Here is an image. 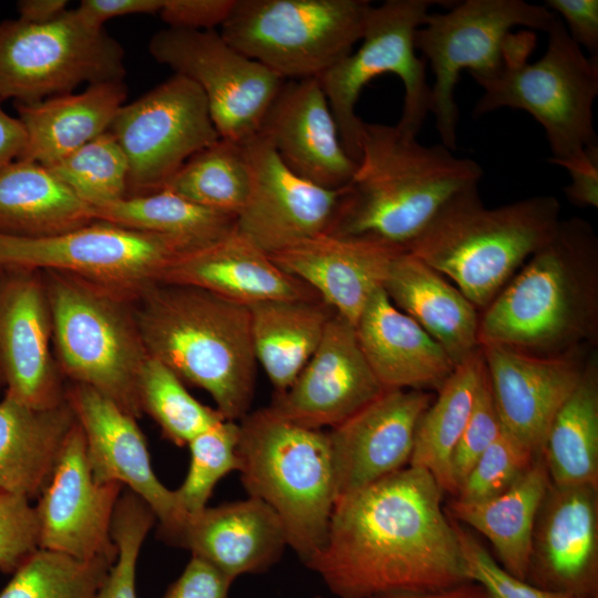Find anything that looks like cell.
Masks as SVG:
<instances>
[{"instance_id":"7bdbcfd3","label":"cell","mask_w":598,"mask_h":598,"mask_svg":"<svg viewBox=\"0 0 598 598\" xmlns=\"http://www.w3.org/2000/svg\"><path fill=\"white\" fill-rule=\"evenodd\" d=\"M155 522V514L143 499L131 491L121 494L112 523L117 556L96 598H137L135 582L138 555Z\"/></svg>"},{"instance_id":"8fae6325","label":"cell","mask_w":598,"mask_h":598,"mask_svg":"<svg viewBox=\"0 0 598 598\" xmlns=\"http://www.w3.org/2000/svg\"><path fill=\"white\" fill-rule=\"evenodd\" d=\"M555 19L544 4L523 0H465L448 12H429L414 42L434 74L430 113L444 146L456 150L454 92L461 72L468 70L473 78L493 75L503 66L513 28L547 32Z\"/></svg>"},{"instance_id":"680465c9","label":"cell","mask_w":598,"mask_h":598,"mask_svg":"<svg viewBox=\"0 0 598 598\" xmlns=\"http://www.w3.org/2000/svg\"><path fill=\"white\" fill-rule=\"evenodd\" d=\"M1 391H2V390H1V388H0V394H1Z\"/></svg>"},{"instance_id":"44dd1931","label":"cell","mask_w":598,"mask_h":598,"mask_svg":"<svg viewBox=\"0 0 598 598\" xmlns=\"http://www.w3.org/2000/svg\"><path fill=\"white\" fill-rule=\"evenodd\" d=\"M481 350L502 429L540 454L553 419L582 377L586 349L553 357L499 344Z\"/></svg>"},{"instance_id":"4dcf8cb0","label":"cell","mask_w":598,"mask_h":598,"mask_svg":"<svg viewBox=\"0 0 598 598\" xmlns=\"http://www.w3.org/2000/svg\"><path fill=\"white\" fill-rule=\"evenodd\" d=\"M76 423L68 401L38 410L0 400V492L37 499L48 485Z\"/></svg>"},{"instance_id":"277c9868","label":"cell","mask_w":598,"mask_h":598,"mask_svg":"<svg viewBox=\"0 0 598 598\" xmlns=\"http://www.w3.org/2000/svg\"><path fill=\"white\" fill-rule=\"evenodd\" d=\"M134 309L148 357L206 391L225 420L249 412L257 361L248 306L157 281L136 295Z\"/></svg>"},{"instance_id":"1f68e13d","label":"cell","mask_w":598,"mask_h":598,"mask_svg":"<svg viewBox=\"0 0 598 598\" xmlns=\"http://www.w3.org/2000/svg\"><path fill=\"white\" fill-rule=\"evenodd\" d=\"M550 483L546 463L539 454L504 493L477 503L453 498L446 513L463 526L482 534L491 543L497 563L511 575L526 580L534 525Z\"/></svg>"},{"instance_id":"f5cc1de1","label":"cell","mask_w":598,"mask_h":598,"mask_svg":"<svg viewBox=\"0 0 598 598\" xmlns=\"http://www.w3.org/2000/svg\"><path fill=\"white\" fill-rule=\"evenodd\" d=\"M571 183L565 188L568 199L578 206L598 207V146L587 150L586 156L565 165Z\"/></svg>"},{"instance_id":"52a82bcc","label":"cell","mask_w":598,"mask_h":598,"mask_svg":"<svg viewBox=\"0 0 598 598\" xmlns=\"http://www.w3.org/2000/svg\"><path fill=\"white\" fill-rule=\"evenodd\" d=\"M547 33L546 51L537 61L527 62L534 34L514 35L503 66L493 75L474 78L483 94L473 113L477 117L501 107L527 112L546 133L549 162L563 167L598 146L594 126L598 60L585 54L561 19L556 17Z\"/></svg>"},{"instance_id":"2e32d148","label":"cell","mask_w":598,"mask_h":598,"mask_svg":"<svg viewBox=\"0 0 598 598\" xmlns=\"http://www.w3.org/2000/svg\"><path fill=\"white\" fill-rule=\"evenodd\" d=\"M0 388L3 396L38 410L66 401L43 271L0 268Z\"/></svg>"},{"instance_id":"30bf717a","label":"cell","mask_w":598,"mask_h":598,"mask_svg":"<svg viewBox=\"0 0 598 598\" xmlns=\"http://www.w3.org/2000/svg\"><path fill=\"white\" fill-rule=\"evenodd\" d=\"M435 0H386L372 6L361 45L319 79L348 155L359 162L364 122L355 114L362 89L375 76L392 73L404 87L396 126L417 136L431 107V85L424 60L415 53V33Z\"/></svg>"},{"instance_id":"74e56055","label":"cell","mask_w":598,"mask_h":598,"mask_svg":"<svg viewBox=\"0 0 598 598\" xmlns=\"http://www.w3.org/2000/svg\"><path fill=\"white\" fill-rule=\"evenodd\" d=\"M250 186L243 143L219 137L189 157L162 189L210 210L237 218Z\"/></svg>"},{"instance_id":"11a10c76","label":"cell","mask_w":598,"mask_h":598,"mask_svg":"<svg viewBox=\"0 0 598 598\" xmlns=\"http://www.w3.org/2000/svg\"><path fill=\"white\" fill-rule=\"evenodd\" d=\"M68 0H21L17 4L19 19L29 23H47L66 11Z\"/></svg>"},{"instance_id":"7402d4cb","label":"cell","mask_w":598,"mask_h":598,"mask_svg":"<svg viewBox=\"0 0 598 598\" xmlns=\"http://www.w3.org/2000/svg\"><path fill=\"white\" fill-rule=\"evenodd\" d=\"M432 400L429 391L385 389L328 430L337 499L409 465L417 422Z\"/></svg>"},{"instance_id":"d6986e66","label":"cell","mask_w":598,"mask_h":598,"mask_svg":"<svg viewBox=\"0 0 598 598\" xmlns=\"http://www.w3.org/2000/svg\"><path fill=\"white\" fill-rule=\"evenodd\" d=\"M243 146L250 186L236 231L269 256L327 233L343 188H322L296 175L259 133Z\"/></svg>"},{"instance_id":"f546056e","label":"cell","mask_w":598,"mask_h":598,"mask_svg":"<svg viewBox=\"0 0 598 598\" xmlns=\"http://www.w3.org/2000/svg\"><path fill=\"white\" fill-rule=\"evenodd\" d=\"M126 97L127 87L120 80L35 103H14L25 132V145L18 159L52 166L107 132Z\"/></svg>"},{"instance_id":"ee69618b","label":"cell","mask_w":598,"mask_h":598,"mask_svg":"<svg viewBox=\"0 0 598 598\" xmlns=\"http://www.w3.org/2000/svg\"><path fill=\"white\" fill-rule=\"evenodd\" d=\"M539 455V454H538ZM504 430L460 484L454 499L477 503L507 491L538 456Z\"/></svg>"},{"instance_id":"d6a6232c","label":"cell","mask_w":598,"mask_h":598,"mask_svg":"<svg viewBox=\"0 0 598 598\" xmlns=\"http://www.w3.org/2000/svg\"><path fill=\"white\" fill-rule=\"evenodd\" d=\"M93 221L91 206L48 167L16 159L0 168V234L44 237Z\"/></svg>"},{"instance_id":"5b68a950","label":"cell","mask_w":598,"mask_h":598,"mask_svg":"<svg viewBox=\"0 0 598 598\" xmlns=\"http://www.w3.org/2000/svg\"><path fill=\"white\" fill-rule=\"evenodd\" d=\"M561 206L554 196H533L485 207L478 185L454 195L406 247L481 311L556 231Z\"/></svg>"},{"instance_id":"836d02e7","label":"cell","mask_w":598,"mask_h":598,"mask_svg":"<svg viewBox=\"0 0 598 598\" xmlns=\"http://www.w3.org/2000/svg\"><path fill=\"white\" fill-rule=\"evenodd\" d=\"M252 348L276 393L286 391L320 344L336 313L320 298L249 305Z\"/></svg>"},{"instance_id":"e575fe53","label":"cell","mask_w":598,"mask_h":598,"mask_svg":"<svg viewBox=\"0 0 598 598\" xmlns=\"http://www.w3.org/2000/svg\"><path fill=\"white\" fill-rule=\"evenodd\" d=\"M485 369L482 350L457 364L421 415L410 466L429 472L444 493L456 495L452 456L470 420Z\"/></svg>"},{"instance_id":"7c38bea8","label":"cell","mask_w":598,"mask_h":598,"mask_svg":"<svg viewBox=\"0 0 598 598\" xmlns=\"http://www.w3.org/2000/svg\"><path fill=\"white\" fill-rule=\"evenodd\" d=\"M124 75L120 42L85 24L74 9L41 24L0 22V101L35 103Z\"/></svg>"},{"instance_id":"681fc988","label":"cell","mask_w":598,"mask_h":598,"mask_svg":"<svg viewBox=\"0 0 598 598\" xmlns=\"http://www.w3.org/2000/svg\"><path fill=\"white\" fill-rule=\"evenodd\" d=\"M233 580L206 561L193 557L163 598H228Z\"/></svg>"},{"instance_id":"ffe728a7","label":"cell","mask_w":598,"mask_h":598,"mask_svg":"<svg viewBox=\"0 0 598 598\" xmlns=\"http://www.w3.org/2000/svg\"><path fill=\"white\" fill-rule=\"evenodd\" d=\"M383 390L361 351L354 326L334 313L319 347L293 383L275 393L266 408L295 424L330 430Z\"/></svg>"},{"instance_id":"4316f807","label":"cell","mask_w":598,"mask_h":598,"mask_svg":"<svg viewBox=\"0 0 598 598\" xmlns=\"http://www.w3.org/2000/svg\"><path fill=\"white\" fill-rule=\"evenodd\" d=\"M361 351L384 389L437 391L456 364L412 318L377 290L355 326Z\"/></svg>"},{"instance_id":"603a6c76","label":"cell","mask_w":598,"mask_h":598,"mask_svg":"<svg viewBox=\"0 0 598 598\" xmlns=\"http://www.w3.org/2000/svg\"><path fill=\"white\" fill-rule=\"evenodd\" d=\"M526 581L598 598V486L550 483L534 525Z\"/></svg>"},{"instance_id":"7a4b0ae2","label":"cell","mask_w":598,"mask_h":598,"mask_svg":"<svg viewBox=\"0 0 598 598\" xmlns=\"http://www.w3.org/2000/svg\"><path fill=\"white\" fill-rule=\"evenodd\" d=\"M598 337V238L590 223L561 219L480 311L478 342L553 357L594 347Z\"/></svg>"},{"instance_id":"f35d334b","label":"cell","mask_w":598,"mask_h":598,"mask_svg":"<svg viewBox=\"0 0 598 598\" xmlns=\"http://www.w3.org/2000/svg\"><path fill=\"white\" fill-rule=\"evenodd\" d=\"M113 564L38 548L11 574L0 598H96Z\"/></svg>"},{"instance_id":"bcb514c9","label":"cell","mask_w":598,"mask_h":598,"mask_svg":"<svg viewBox=\"0 0 598 598\" xmlns=\"http://www.w3.org/2000/svg\"><path fill=\"white\" fill-rule=\"evenodd\" d=\"M38 548L34 506L0 492V571L11 575Z\"/></svg>"},{"instance_id":"d4e9b609","label":"cell","mask_w":598,"mask_h":598,"mask_svg":"<svg viewBox=\"0 0 598 598\" xmlns=\"http://www.w3.org/2000/svg\"><path fill=\"white\" fill-rule=\"evenodd\" d=\"M402 251L373 238L322 233L270 257L355 326L372 295L383 288L393 260Z\"/></svg>"},{"instance_id":"8d00e7d4","label":"cell","mask_w":598,"mask_h":598,"mask_svg":"<svg viewBox=\"0 0 598 598\" xmlns=\"http://www.w3.org/2000/svg\"><path fill=\"white\" fill-rule=\"evenodd\" d=\"M94 220L169 236L196 247L236 229V217L200 207L167 189L91 206Z\"/></svg>"},{"instance_id":"484cf974","label":"cell","mask_w":598,"mask_h":598,"mask_svg":"<svg viewBox=\"0 0 598 598\" xmlns=\"http://www.w3.org/2000/svg\"><path fill=\"white\" fill-rule=\"evenodd\" d=\"M175 545L234 581L268 570L280 559L288 542L276 513L249 496L189 515Z\"/></svg>"},{"instance_id":"5bb4252c","label":"cell","mask_w":598,"mask_h":598,"mask_svg":"<svg viewBox=\"0 0 598 598\" xmlns=\"http://www.w3.org/2000/svg\"><path fill=\"white\" fill-rule=\"evenodd\" d=\"M148 51L204 93L219 137L244 143L259 132L285 80L248 58L216 30L165 28Z\"/></svg>"},{"instance_id":"3957f363","label":"cell","mask_w":598,"mask_h":598,"mask_svg":"<svg viewBox=\"0 0 598 598\" xmlns=\"http://www.w3.org/2000/svg\"><path fill=\"white\" fill-rule=\"evenodd\" d=\"M396 125L364 122L361 155L327 230L406 247L458 192L478 185L481 165Z\"/></svg>"},{"instance_id":"f1b7e54d","label":"cell","mask_w":598,"mask_h":598,"mask_svg":"<svg viewBox=\"0 0 598 598\" xmlns=\"http://www.w3.org/2000/svg\"><path fill=\"white\" fill-rule=\"evenodd\" d=\"M383 290L456 365L480 350V310L447 278L415 256L405 250L398 255Z\"/></svg>"},{"instance_id":"7dc6e473","label":"cell","mask_w":598,"mask_h":598,"mask_svg":"<svg viewBox=\"0 0 598 598\" xmlns=\"http://www.w3.org/2000/svg\"><path fill=\"white\" fill-rule=\"evenodd\" d=\"M502 430L486 373H484L472 414L452 456V474L456 488L477 458L499 436Z\"/></svg>"},{"instance_id":"9c48e42d","label":"cell","mask_w":598,"mask_h":598,"mask_svg":"<svg viewBox=\"0 0 598 598\" xmlns=\"http://www.w3.org/2000/svg\"><path fill=\"white\" fill-rule=\"evenodd\" d=\"M367 0H236L220 34L285 81L320 78L361 40Z\"/></svg>"},{"instance_id":"b9f144b4","label":"cell","mask_w":598,"mask_h":598,"mask_svg":"<svg viewBox=\"0 0 598 598\" xmlns=\"http://www.w3.org/2000/svg\"><path fill=\"white\" fill-rule=\"evenodd\" d=\"M238 441V421L223 420L187 444L188 471L181 486L174 489L187 517L207 506L216 484L224 476L239 470Z\"/></svg>"},{"instance_id":"db71d44e","label":"cell","mask_w":598,"mask_h":598,"mask_svg":"<svg viewBox=\"0 0 598 598\" xmlns=\"http://www.w3.org/2000/svg\"><path fill=\"white\" fill-rule=\"evenodd\" d=\"M25 145V132L18 117L8 114L0 104V168L18 159Z\"/></svg>"},{"instance_id":"6da1fadb","label":"cell","mask_w":598,"mask_h":598,"mask_svg":"<svg viewBox=\"0 0 598 598\" xmlns=\"http://www.w3.org/2000/svg\"><path fill=\"white\" fill-rule=\"evenodd\" d=\"M444 491L406 467L337 499L327 540L307 567L338 598L434 591L471 581Z\"/></svg>"},{"instance_id":"c3c4849f","label":"cell","mask_w":598,"mask_h":598,"mask_svg":"<svg viewBox=\"0 0 598 598\" xmlns=\"http://www.w3.org/2000/svg\"><path fill=\"white\" fill-rule=\"evenodd\" d=\"M236 0H164L158 14L168 28L215 30L229 17Z\"/></svg>"},{"instance_id":"8992f818","label":"cell","mask_w":598,"mask_h":598,"mask_svg":"<svg viewBox=\"0 0 598 598\" xmlns=\"http://www.w3.org/2000/svg\"><path fill=\"white\" fill-rule=\"evenodd\" d=\"M243 485L279 517L288 546L307 566L322 549L337 501L328 431L283 420L267 408L238 421Z\"/></svg>"},{"instance_id":"83f0119b","label":"cell","mask_w":598,"mask_h":598,"mask_svg":"<svg viewBox=\"0 0 598 598\" xmlns=\"http://www.w3.org/2000/svg\"><path fill=\"white\" fill-rule=\"evenodd\" d=\"M159 281L197 287L246 306L269 300L319 298L236 229L179 257Z\"/></svg>"},{"instance_id":"4fadbf2b","label":"cell","mask_w":598,"mask_h":598,"mask_svg":"<svg viewBox=\"0 0 598 598\" xmlns=\"http://www.w3.org/2000/svg\"><path fill=\"white\" fill-rule=\"evenodd\" d=\"M197 248L178 238L95 220L44 237L0 234V268L65 272L137 295Z\"/></svg>"},{"instance_id":"6f0895ef","label":"cell","mask_w":598,"mask_h":598,"mask_svg":"<svg viewBox=\"0 0 598 598\" xmlns=\"http://www.w3.org/2000/svg\"><path fill=\"white\" fill-rule=\"evenodd\" d=\"M313 598H322V597H320V596H315Z\"/></svg>"},{"instance_id":"ac0fdd59","label":"cell","mask_w":598,"mask_h":598,"mask_svg":"<svg viewBox=\"0 0 598 598\" xmlns=\"http://www.w3.org/2000/svg\"><path fill=\"white\" fill-rule=\"evenodd\" d=\"M65 399L83 431L93 478L127 486L155 514L162 539L175 545L187 515L154 473L137 419L86 385L66 382Z\"/></svg>"},{"instance_id":"ab89813d","label":"cell","mask_w":598,"mask_h":598,"mask_svg":"<svg viewBox=\"0 0 598 598\" xmlns=\"http://www.w3.org/2000/svg\"><path fill=\"white\" fill-rule=\"evenodd\" d=\"M138 399L161 427L163 435L178 446L225 420L216 409L204 405L164 363L148 357L140 374Z\"/></svg>"},{"instance_id":"9f6ffc18","label":"cell","mask_w":598,"mask_h":598,"mask_svg":"<svg viewBox=\"0 0 598 598\" xmlns=\"http://www.w3.org/2000/svg\"><path fill=\"white\" fill-rule=\"evenodd\" d=\"M374 598H489L485 589L475 581H466L454 587L422 592H392Z\"/></svg>"},{"instance_id":"e0dca14e","label":"cell","mask_w":598,"mask_h":598,"mask_svg":"<svg viewBox=\"0 0 598 598\" xmlns=\"http://www.w3.org/2000/svg\"><path fill=\"white\" fill-rule=\"evenodd\" d=\"M122 488L120 483H97L93 478L83 431L76 421L34 505L39 548L82 560L115 561L112 523Z\"/></svg>"},{"instance_id":"cb8c5ba5","label":"cell","mask_w":598,"mask_h":598,"mask_svg":"<svg viewBox=\"0 0 598 598\" xmlns=\"http://www.w3.org/2000/svg\"><path fill=\"white\" fill-rule=\"evenodd\" d=\"M258 133L291 172L322 188L342 189L355 172L318 78L285 81Z\"/></svg>"},{"instance_id":"f6af8a7d","label":"cell","mask_w":598,"mask_h":598,"mask_svg":"<svg viewBox=\"0 0 598 598\" xmlns=\"http://www.w3.org/2000/svg\"><path fill=\"white\" fill-rule=\"evenodd\" d=\"M453 524L466 576L468 580L481 585L489 598H578L539 588L511 575L468 528L454 519Z\"/></svg>"},{"instance_id":"9a60e30c","label":"cell","mask_w":598,"mask_h":598,"mask_svg":"<svg viewBox=\"0 0 598 598\" xmlns=\"http://www.w3.org/2000/svg\"><path fill=\"white\" fill-rule=\"evenodd\" d=\"M109 131L127 159L125 197L162 189L189 157L219 138L202 90L175 73L125 103Z\"/></svg>"},{"instance_id":"60d3db41","label":"cell","mask_w":598,"mask_h":598,"mask_svg":"<svg viewBox=\"0 0 598 598\" xmlns=\"http://www.w3.org/2000/svg\"><path fill=\"white\" fill-rule=\"evenodd\" d=\"M48 168L90 206L122 199L127 193V159L110 131Z\"/></svg>"},{"instance_id":"d590c367","label":"cell","mask_w":598,"mask_h":598,"mask_svg":"<svg viewBox=\"0 0 598 598\" xmlns=\"http://www.w3.org/2000/svg\"><path fill=\"white\" fill-rule=\"evenodd\" d=\"M556 485L598 486V359L588 355L582 377L560 406L542 447Z\"/></svg>"},{"instance_id":"ba28073f","label":"cell","mask_w":598,"mask_h":598,"mask_svg":"<svg viewBox=\"0 0 598 598\" xmlns=\"http://www.w3.org/2000/svg\"><path fill=\"white\" fill-rule=\"evenodd\" d=\"M52 315V348L66 382L92 388L138 419L140 374L148 359L134 299L86 278L43 271Z\"/></svg>"},{"instance_id":"816d5d0a","label":"cell","mask_w":598,"mask_h":598,"mask_svg":"<svg viewBox=\"0 0 598 598\" xmlns=\"http://www.w3.org/2000/svg\"><path fill=\"white\" fill-rule=\"evenodd\" d=\"M164 0H82L74 11L93 29L101 30L113 18L158 13Z\"/></svg>"},{"instance_id":"f907efd6","label":"cell","mask_w":598,"mask_h":598,"mask_svg":"<svg viewBox=\"0 0 598 598\" xmlns=\"http://www.w3.org/2000/svg\"><path fill=\"white\" fill-rule=\"evenodd\" d=\"M544 6L554 14H559L568 27L570 38L586 49L589 58L598 60L597 0H546Z\"/></svg>"}]
</instances>
